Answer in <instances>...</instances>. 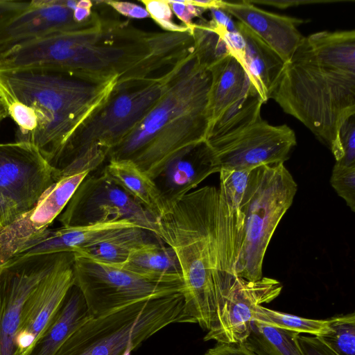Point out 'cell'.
<instances>
[{
    "label": "cell",
    "mask_w": 355,
    "mask_h": 355,
    "mask_svg": "<svg viewBox=\"0 0 355 355\" xmlns=\"http://www.w3.org/2000/svg\"><path fill=\"white\" fill-rule=\"evenodd\" d=\"M73 284V252H64L54 268L25 302L17 336L15 355H28Z\"/></svg>",
    "instance_id": "4fadbf2b"
},
{
    "label": "cell",
    "mask_w": 355,
    "mask_h": 355,
    "mask_svg": "<svg viewBox=\"0 0 355 355\" xmlns=\"http://www.w3.org/2000/svg\"><path fill=\"white\" fill-rule=\"evenodd\" d=\"M59 180L55 169L33 144H0V193L16 205L18 215L33 208Z\"/></svg>",
    "instance_id": "8fae6325"
},
{
    "label": "cell",
    "mask_w": 355,
    "mask_h": 355,
    "mask_svg": "<svg viewBox=\"0 0 355 355\" xmlns=\"http://www.w3.org/2000/svg\"><path fill=\"white\" fill-rule=\"evenodd\" d=\"M297 340L304 355H339L320 336L299 334Z\"/></svg>",
    "instance_id": "8d00e7d4"
},
{
    "label": "cell",
    "mask_w": 355,
    "mask_h": 355,
    "mask_svg": "<svg viewBox=\"0 0 355 355\" xmlns=\"http://www.w3.org/2000/svg\"><path fill=\"white\" fill-rule=\"evenodd\" d=\"M88 173L83 172L60 179L43 193L33 208L0 228V264L14 257L27 242L48 229Z\"/></svg>",
    "instance_id": "5bb4252c"
},
{
    "label": "cell",
    "mask_w": 355,
    "mask_h": 355,
    "mask_svg": "<svg viewBox=\"0 0 355 355\" xmlns=\"http://www.w3.org/2000/svg\"><path fill=\"white\" fill-rule=\"evenodd\" d=\"M250 169L220 168L218 190L230 207L241 211L250 174Z\"/></svg>",
    "instance_id": "4dcf8cb0"
},
{
    "label": "cell",
    "mask_w": 355,
    "mask_h": 355,
    "mask_svg": "<svg viewBox=\"0 0 355 355\" xmlns=\"http://www.w3.org/2000/svg\"><path fill=\"white\" fill-rule=\"evenodd\" d=\"M220 170L216 157L206 140L184 150L154 180L165 211Z\"/></svg>",
    "instance_id": "ac0fdd59"
},
{
    "label": "cell",
    "mask_w": 355,
    "mask_h": 355,
    "mask_svg": "<svg viewBox=\"0 0 355 355\" xmlns=\"http://www.w3.org/2000/svg\"><path fill=\"white\" fill-rule=\"evenodd\" d=\"M131 351H127L123 355H131Z\"/></svg>",
    "instance_id": "ee69618b"
},
{
    "label": "cell",
    "mask_w": 355,
    "mask_h": 355,
    "mask_svg": "<svg viewBox=\"0 0 355 355\" xmlns=\"http://www.w3.org/2000/svg\"><path fill=\"white\" fill-rule=\"evenodd\" d=\"M252 4H268L280 8H286L290 6H299L300 4L314 3H327L329 1H248Z\"/></svg>",
    "instance_id": "b9f144b4"
},
{
    "label": "cell",
    "mask_w": 355,
    "mask_h": 355,
    "mask_svg": "<svg viewBox=\"0 0 355 355\" xmlns=\"http://www.w3.org/2000/svg\"><path fill=\"white\" fill-rule=\"evenodd\" d=\"M121 267L152 279L183 282L175 252L158 237L133 249Z\"/></svg>",
    "instance_id": "603a6c76"
},
{
    "label": "cell",
    "mask_w": 355,
    "mask_h": 355,
    "mask_svg": "<svg viewBox=\"0 0 355 355\" xmlns=\"http://www.w3.org/2000/svg\"><path fill=\"white\" fill-rule=\"evenodd\" d=\"M262 101L253 87L245 97L227 108L207 129L205 140L213 143L228 139L262 119Z\"/></svg>",
    "instance_id": "d4e9b609"
},
{
    "label": "cell",
    "mask_w": 355,
    "mask_h": 355,
    "mask_svg": "<svg viewBox=\"0 0 355 355\" xmlns=\"http://www.w3.org/2000/svg\"><path fill=\"white\" fill-rule=\"evenodd\" d=\"M102 171L155 219L165 211L155 181L133 162L108 160Z\"/></svg>",
    "instance_id": "cb8c5ba5"
},
{
    "label": "cell",
    "mask_w": 355,
    "mask_h": 355,
    "mask_svg": "<svg viewBox=\"0 0 355 355\" xmlns=\"http://www.w3.org/2000/svg\"><path fill=\"white\" fill-rule=\"evenodd\" d=\"M77 2L75 0L29 1L24 8L0 21V49L53 32L85 25L87 23L78 24L73 18Z\"/></svg>",
    "instance_id": "2e32d148"
},
{
    "label": "cell",
    "mask_w": 355,
    "mask_h": 355,
    "mask_svg": "<svg viewBox=\"0 0 355 355\" xmlns=\"http://www.w3.org/2000/svg\"><path fill=\"white\" fill-rule=\"evenodd\" d=\"M91 318L81 292L73 285L28 355H55L67 339Z\"/></svg>",
    "instance_id": "7402d4cb"
},
{
    "label": "cell",
    "mask_w": 355,
    "mask_h": 355,
    "mask_svg": "<svg viewBox=\"0 0 355 355\" xmlns=\"http://www.w3.org/2000/svg\"><path fill=\"white\" fill-rule=\"evenodd\" d=\"M196 323L182 293L133 303L92 317L79 327L55 355H123L166 326Z\"/></svg>",
    "instance_id": "8992f818"
},
{
    "label": "cell",
    "mask_w": 355,
    "mask_h": 355,
    "mask_svg": "<svg viewBox=\"0 0 355 355\" xmlns=\"http://www.w3.org/2000/svg\"><path fill=\"white\" fill-rule=\"evenodd\" d=\"M122 219L131 220L157 236L155 218L103 171L98 175L87 174L58 217L63 227L88 226Z\"/></svg>",
    "instance_id": "9c48e42d"
},
{
    "label": "cell",
    "mask_w": 355,
    "mask_h": 355,
    "mask_svg": "<svg viewBox=\"0 0 355 355\" xmlns=\"http://www.w3.org/2000/svg\"><path fill=\"white\" fill-rule=\"evenodd\" d=\"M332 187L351 210L355 211V165L336 162L330 179Z\"/></svg>",
    "instance_id": "d6a6232c"
},
{
    "label": "cell",
    "mask_w": 355,
    "mask_h": 355,
    "mask_svg": "<svg viewBox=\"0 0 355 355\" xmlns=\"http://www.w3.org/2000/svg\"><path fill=\"white\" fill-rule=\"evenodd\" d=\"M207 144L220 168L252 170L284 164L296 145V137L286 124L273 125L261 119L232 137Z\"/></svg>",
    "instance_id": "7c38bea8"
},
{
    "label": "cell",
    "mask_w": 355,
    "mask_h": 355,
    "mask_svg": "<svg viewBox=\"0 0 355 355\" xmlns=\"http://www.w3.org/2000/svg\"><path fill=\"white\" fill-rule=\"evenodd\" d=\"M29 1L0 0V21L24 8Z\"/></svg>",
    "instance_id": "60d3db41"
},
{
    "label": "cell",
    "mask_w": 355,
    "mask_h": 355,
    "mask_svg": "<svg viewBox=\"0 0 355 355\" xmlns=\"http://www.w3.org/2000/svg\"><path fill=\"white\" fill-rule=\"evenodd\" d=\"M152 18L165 31L187 32L191 30L184 25L176 24L173 20V11L168 0L141 1Z\"/></svg>",
    "instance_id": "836d02e7"
},
{
    "label": "cell",
    "mask_w": 355,
    "mask_h": 355,
    "mask_svg": "<svg viewBox=\"0 0 355 355\" xmlns=\"http://www.w3.org/2000/svg\"><path fill=\"white\" fill-rule=\"evenodd\" d=\"M252 320L277 328L311 336H322L329 331V320L303 318L257 306L252 312Z\"/></svg>",
    "instance_id": "83f0119b"
},
{
    "label": "cell",
    "mask_w": 355,
    "mask_h": 355,
    "mask_svg": "<svg viewBox=\"0 0 355 355\" xmlns=\"http://www.w3.org/2000/svg\"><path fill=\"white\" fill-rule=\"evenodd\" d=\"M0 98L8 116L19 128L17 141H25L37 126V118L34 110L21 101L1 92Z\"/></svg>",
    "instance_id": "1f68e13d"
},
{
    "label": "cell",
    "mask_w": 355,
    "mask_h": 355,
    "mask_svg": "<svg viewBox=\"0 0 355 355\" xmlns=\"http://www.w3.org/2000/svg\"><path fill=\"white\" fill-rule=\"evenodd\" d=\"M62 254L14 256L0 264V355H15L25 302Z\"/></svg>",
    "instance_id": "30bf717a"
},
{
    "label": "cell",
    "mask_w": 355,
    "mask_h": 355,
    "mask_svg": "<svg viewBox=\"0 0 355 355\" xmlns=\"http://www.w3.org/2000/svg\"><path fill=\"white\" fill-rule=\"evenodd\" d=\"M209 94V125L227 108L245 97L254 87L243 66L229 54L211 67Z\"/></svg>",
    "instance_id": "44dd1931"
},
{
    "label": "cell",
    "mask_w": 355,
    "mask_h": 355,
    "mask_svg": "<svg viewBox=\"0 0 355 355\" xmlns=\"http://www.w3.org/2000/svg\"><path fill=\"white\" fill-rule=\"evenodd\" d=\"M350 117L342 125L340 132L341 158L336 162L345 166L355 165V120Z\"/></svg>",
    "instance_id": "e575fe53"
},
{
    "label": "cell",
    "mask_w": 355,
    "mask_h": 355,
    "mask_svg": "<svg viewBox=\"0 0 355 355\" xmlns=\"http://www.w3.org/2000/svg\"><path fill=\"white\" fill-rule=\"evenodd\" d=\"M204 355H257L244 342L223 343L217 342Z\"/></svg>",
    "instance_id": "f35d334b"
},
{
    "label": "cell",
    "mask_w": 355,
    "mask_h": 355,
    "mask_svg": "<svg viewBox=\"0 0 355 355\" xmlns=\"http://www.w3.org/2000/svg\"><path fill=\"white\" fill-rule=\"evenodd\" d=\"M7 116H8V112L6 111V109L3 102L1 101V100L0 98V125H1V123H2V121Z\"/></svg>",
    "instance_id": "7bdbcfd3"
},
{
    "label": "cell",
    "mask_w": 355,
    "mask_h": 355,
    "mask_svg": "<svg viewBox=\"0 0 355 355\" xmlns=\"http://www.w3.org/2000/svg\"><path fill=\"white\" fill-rule=\"evenodd\" d=\"M104 2L124 17L138 19L150 17L144 6L127 1H104Z\"/></svg>",
    "instance_id": "74e56055"
},
{
    "label": "cell",
    "mask_w": 355,
    "mask_h": 355,
    "mask_svg": "<svg viewBox=\"0 0 355 355\" xmlns=\"http://www.w3.org/2000/svg\"><path fill=\"white\" fill-rule=\"evenodd\" d=\"M17 216L16 205L0 193V228L8 225Z\"/></svg>",
    "instance_id": "ab89813d"
},
{
    "label": "cell",
    "mask_w": 355,
    "mask_h": 355,
    "mask_svg": "<svg viewBox=\"0 0 355 355\" xmlns=\"http://www.w3.org/2000/svg\"><path fill=\"white\" fill-rule=\"evenodd\" d=\"M328 320L329 331L322 340L339 355H355L354 312Z\"/></svg>",
    "instance_id": "f546056e"
},
{
    "label": "cell",
    "mask_w": 355,
    "mask_h": 355,
    "mask_svg": "<svg viewBox=\"0 0 355 355\" xmlns=\"http://www.w3.org/2000/svg\"><path fill=\"white\" fill-rule=\"evenodd\" d=\"M218 9L236 17L285 62L291 60L304 38L297 29L298 26L304 22V20L266 11L248 0H218Z\"/></svg>",
    "instance_id": "e0dca14e"
},
{
    "label": "cell",
    "mask_w": 355,
    "mask_h": 355,
    "mask_svg": "<svg viewBox=\"0 0 355 355\" xmlns=\"http://www.w3.org/2000/svg\"><path fill=\"white\" fill-rule=\"evenodd\" d=\"M74 286L81 292L92 317L135 302L184 292L183 282L149 279L121 266L73 252Z\"/></svg>",
    "instance_id": "ba28073f"
},
{
    "label": "cell",
    "mask_w": 355,
    "mask_h": 355,
    "mask_svg": "<svg viewBox=\"0 0 355 355\" xmlns=\"http://www.w3.org/2000/svg\"><path fill=\"white\" fill-rule=\"evenodd\" d=\"M156 237L152 232L144 228H130L105 242L76 252L101 261L121 266L133 249Z\"/></svg>",
    "instance_id": "4316f807"
},
{
    "label": "cell",
    "mask_w": 355,
    "mask_h": 355,
    "mask_svg": "<svg viewBox=\"0 0 355 355\" xmlns=\"http://www.w3.org/2000/svg\"><path fill=\"white\" fill-rule=\"evenodd\" d=\"M282 290V284L275 279L262 277L257 281H248L239 277L218 320L204 340L244 342L251 330L254 308L272 302Z\"/></svg>",
    "instance_id": "9a60e30c"
},
{
    "label": "cell",
    "mask_w": 355,
    "mask_h": 355,
    "mask_svg": "<svg viewBox=\"0 0 355 355\" xmlns=\"http://www.w3.org/2000/svg\"><path fill=\"white\" fill-rule=\"evenodd\" d=\"M134 227H141L131 220L122 219L88 226L48 228L27 242L15 256L75 252L105 242Z\"/></svg>",
    "instance_id": "d6986e66"
},
{
    "label": "cell",
    "mask_w": 355,
    "mask_h": 355,
    "mask_svg": "<svg viewBox=\"0 0 355 355\" xmlns=\"http://www.w3.org/2000/svg\"><path fill=\"white\" fill-rule=\"evenodd\" d=\"M118 82L53 71H0V92L31 107L37 118V128L23 141L33 144L51 166Z\"/></svg>",
    "instance_id": "277c9868"
},
{
    "label": "cell",
    "mask_w": 355,
    "mask_h": 355,
    "mask_svg": "<svg viewBox=\"0 0 355 355\" xmlns=\"http://www.w3.org/2000/svg\"><path fill=\"white\" fill-rule=\"evenodd\" d=\"M297 189L283 163L251 170L241 211L244 216L243 241L236 273L248 281L262 277L264 256L281 219Z\"/></svg>",
    "instance_id": "52a82bcc"
},
{
    "label": "cell",
    "mask_w": 355,
    "mask_h": 355,
    "mask_svg": "<svg viewBox=\"0 0 355 355\" xmlns=\"http://www.w3.org/2000/svg\"><path fill=\"white\" fill-rule=\"evenodd\" d=\"M211 83L193 46L171 68L159 101L107 159L130 161L154 180L184 150L205 140Z\"/></svg>",
    "instance_id": "3957f363"
},
{
    "label": "cell",
    "mask_w": 355,
    "mask_h": 355,
    "mask_svg": "<svg viewBox=\"0 0 355 355\" xmlns=\"http://www.w3.org/2000/svg\"><path fill=\"white\" fill-rule=\"evenodd\" d=\"M297 332L252 320L246 345L257 355H304Z\"/></svg>",
    "instance_id": "484cf974"
},
{
    "label": "cell",
    "mask_w": 355,
    "mask_h": 355,
    "mask_svg": "<svg viewBox=\"0 0 355 355\" xmlns=\"http://www.w3.org/2000/svg\"><path fill=\"white\" fill-rule=\"evenodd\" d=\"M243 220L214 186L188 193L156 219L157 236L178 260L186 309L204 330L214 325L237 282Z\"/></svg>",
    "instance_id": "6da1fadb"
},
{
    "label": "cell",
    "mask_w": 355,
    "mask_h": 355,
    "mask_svg": "<svg viewBox=\"0 0 355 355\" xmlns=\"http://www.w3.org/2000/svg\"><path fill=\"white\" fill-rule=\"evenodd\" d=\"M237 31L244 41V66L263 103L271 96L286 62L248 27L237 21Z\"/></svg>",
    "instance_id": "ffe728a7"
},
{
    "label": "cell",
    "mask_w": 355,
    "mask_h": 355,
    "mask_svg": "<svg viewBox=\"0 0 355 355\" xmlns=\"http://www.w3.org/2000/svg\"><path fill=\"white\" fill-rule=\"evenodd\" d=\"M270 98L340 160V128L355 115V31L304 37L286 62Z\"/></svg>",
    "instance_id": "7a4b0ae2"
},
{
    "label": "cell",
    "mask_w": 355,
    "mask_h": 355,
    "mask_svg": "<svg viewBox=\"0 0 355 355\" xmlns=\"http://www.w3.org/2000/svg\"><path fill=\"white\" fill-rule=\"evenodd\" d=\"M191 32L194 50L200 62L208 69L230 54L223 36L209 24L194 23Z\"/></svg>",
    "instance_id": "f1b7e54d"
},
{
    "label": "cell",
    "mask_w": 355,
    "mask_h": 355,
    "mask_svg": "<svg viewBox=\"0 0 355 355\" xmlns=\"http://www.w3.org/2000/svg\"><path fill=\"white\" fill-rule=\"evenodd\" d=\"M173 13L180 19L183 25L191 29L193 22V19L199 17L205 9L193 5L191 0L171 1L168 0Z\"/></svg>",
    "instance_id": "d590c367"
},
{
    "label": "cell",
    "mask_w": 355,
    "mask_h": 355,
    "mask_svg": "<svg viewBox=\"0 0 355 355\" xmlns=\"http://www.w3.org/2000/svg\"><path fill=\"white\" fill-rule=\"evenodd\" d=\"M170 69L160 75L117 84L52 164L59 178L91 173L102 164L161 98Z\"/></svg>",
    "instance_id": "5b68a950"
}]
</instances>
